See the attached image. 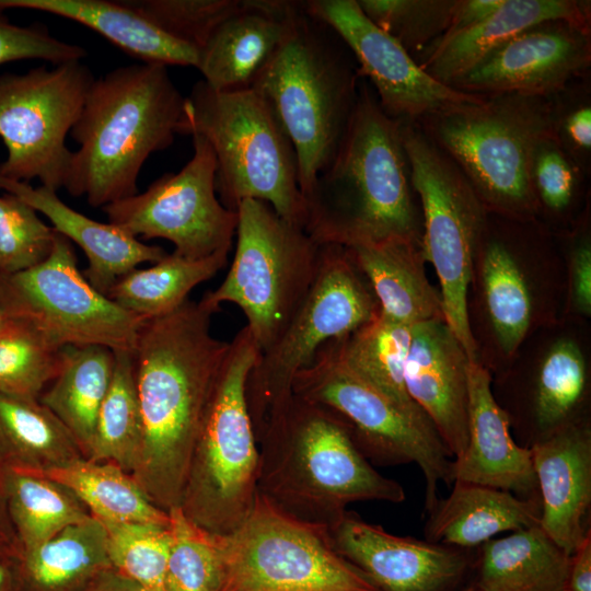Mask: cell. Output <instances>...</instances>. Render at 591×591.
I'll return each instance as SVG.
<instances>
[{"instance_id": "cell-36", "label": "cell", "mask_w": 591, "mask_h": 591, "mask_svg": "<svg viewBox=\"0 0 591 591\" xmlns=\"http://www.w3.org/2000/svg\"><path fill=\"white\" fill-rule=\"evenodd\" d=\"M478 254L487 314L498 344L511 355L530 327L531 293L508 240L490 236L486 228Z\"/></svg>"}, {"instance_id": "cell-33", "label": "cell", "mask_w": 591, "mask_h": 591, "mask_svg": "<svg viewBox=\"0 0 591 591\" xmlns=\"http://www.w3.org/2000/svg\"><path fill=\"white\" fill-rule=\"evenodd\" d=\"M30 474L63 486L100 521L170 524L169 513L157 507L135 478L115 463L78 457Z\"/></svg>"}, {"instance_id": "cell-56", "label": "cell", "mask_w": 591, "mask_h": 591, "mask_svg": "<svg viewBox=\"0 0 591 591\" xmlns=\"http://www.w3.org/2000/svg\"><path fill=\"white\" fill-rule=\"evenodd\" d=\"M461 591H478V589L476 588L475 584H472V586H470V587H467V588H465V589H463Z\"/></svg>"}, {"instance_id": "cell-4", "label": "cell", "mask_w": 591, "mask_h": 591, "mask_svg": "<svg viewBox=\"0 0 591 591\" xmlns=\"http://www.w3.org/2000/svg\"><path fill=\"white\" fill-rule=\"evenodd\" d=\"M184 101L163 65L121 66L95 79L70 131L79 148L63 188L94 208L138 194L149 155L178 134Z\"/></svg>"}, {"instance_id": "cell-29", "label": "cell", "mask_w": 591, "mask_h": 591, "mask_svg": "<svg viewBox=\"0 0 591 591\" xmlns=\"http://www.w3.org/2000/svg\"><path fill=\"white\" fill-rule=\"evenodd\" d=\"M571 555L538 524L483 544L478 591H569Z\"/></svg>"}, {"instance_id": "cell-41", "label": "cell", "mask_w": 591, "mask_h": 591, "mask_svg": "<svg viewBox=\"0 0 591 591\" xmlns=\"http://www.w3.org/2000/svg\"><path fill=\"white\" fill-rule=\"evenodd\" d=\"M61 348L27 323L10 318L0 328V394L38 401L61 367Z\"/></svg>"}, {"instance_id": "cell-47", "label": "cell", "mask_w": 591, "mask_h": 591, "mask_svg": "<svg viewBox=\"0 0 591 591\" xmlns=\"http://www.w3.org/2000/svg\"><path fill=\"white\" fill-rule=\"evenodd\" d=\"M590 83L587 76L549 97L551 134L587 176L591 171Z\"/></svg>"}, {"instance_id": "cell-44", "label": "cell", "mask_w": 591, "mask_h": 591, "mask_svg": "<svg viewBox=\"0 0 591 591\" xmlns=\"http://www.w3.org/2000/svg\"><path fill=\"white\" fill-rule=\"evenodd\" d=\"M529 176L538 213L555 219H564L571 212L587 178L551 132L533 144Z\"/></svg>"}, {"instance_id": "cell-3", "label": "cell", "mask_w": 591, "mask_h": 591, "mask_svg": "<svg viewBox=\"0 0 591 591\" xmlns=\"http://www.w3.org/2000/svg\"><path fill=\"white\" fill-rule=\"evenodd\" d=\"M399 120L381 108L368 81L332 163L306 199L305 231L318 244L349 246L393 236L421 241Z\"/></svg>"}, {"instance_id": "cell-28", "label": "cell", "mask_w": 591, "mask_h": 591, "mask_svg": "<svg viewBox=\"0 0 591 591\" xmlns=\"http://www.w3.org/2000/svg\"><path fill=\"white\" fill-rule=\"evenodd\" d=\"M0 8L35 10L72 20L144 63L198 65L197 49L161 31L125 1L0 0Z\"/></svg>"}, {"instance_id": "cell-13", "label": "cell", "mask_w": 591, "mask_h": 591, "mask_svg": "<svg viewBox=\"0 0 591 591\" xmlns=\"http://www.w3.org/2000/svg\"><path fill=\"white\" fill-rule=\"evenodd\" d=\"M223 547V591H379L337 553L327 526L291 517L259 495Z\"/></svg>"}, {"instance_id": "cell-31", "label": "cell", "mask_w": 591, "mask_h": 591, "mask_svg": "<svg viewBox=\"0 0 591 591\" xmlns=\"http://www.w3.org/2000/svg\"><path fill=\"white\" fill-rule=\"evenodd\" d=\"M57 376L39 402L70 431L88 453L97 414L109 387L115 351L100 345L65 346Z\"/></svg>"}, {"instance_id": "cell-46", "label": "cell", "mask_w": 591, "mask_h": 591, "mask_svg": "<svg viewBox=\"0 0 591 591\" xmlns=\"http://www.w3.org/2000/svg\"><path fill=\"white\" fill-rule=\"evenodd\" d=\"M130 8L171 37L199 50L241 0H128Z\"/></svg>"}, {"instance_id": "cell-17", "label": "cell", "mask_w": 591, "mask_h": 591, "mask_svg": "<svg viewBox=\"0 0 591 591\" xmlns=\"http://www.w3.org/2000/svg\"><path fill=\"white\" fill-rule=\"evenodd\" d=\"M309 13L329 25L354 55L382 111L395 120H415L486 96L465 93L429 76L389 34L371 22L357 0H306Z\"/></svg>"}, {"instance_id": "cell-23", "label": "cell", "mask_w": 591, "mask_h": 591, "mask_svg": "<svg viewBox=\"0 0 591 591\" xmlns=\"http://www.w3.org/2000/svg\"><path fill=\"white\" fill-rule=\"evenodd\" d=\"M299 1L241 0L198 53L197 69L211 89L251 88L286 36Z\"/></svg>"}, {"instance_id": "cell-42", "label": "cell", "mask_w": 591, "mask_h": 591, "mask_svg": "<svg viewBox=\"0 0 591 591\" xmlns=\"http://www.w3.org/2000/svg\"><path fill=\"white\" fill-rule=\"evenodd\" d=\"M107 533L112 567L146 591H165L169 526L101 521Z\"/></svg>"}, {"instance_id": "cell-55", "label": "cell", "mask_w": 591, "mask_h": 591, "mask_svg": "<svg viewBox=\"0 0 591 591\" xmlns=\"http://www.w3.org/2000/svg\"><path fill=\"white\" fill-rule=\"evenodd\" d=\"M10 321L9 315L0 306V328H2Z\"/></svg>"}, {"instance_id": "cell-27", "label": "cell", "mask_w": 591, "mask_h": 591, "mask_svg": "<svg viewBox=\"0 0 591 591\" xmlns=\"http://www.w3.org/2000/svg\"><path fill=\"white\" fill-rule=\"evenodd\" d=\"M538 497L523 498L512 493L453 482L450 495L439 499L429 512L428 541L455 548L483 545L503 532L538 524Z\"/></svg>"}, {"instance_id": "cell-16", "label": "cell", "mask_w": 591, "mask_h": 591, "mask_svg": "<svg viewBox=\"0 0 591 591\" xmlns=\"http://www.w3.org/2000/svg\"><path fill=\"white\" fill-rule=\"evenodd\" d=\"M194 154L177 173H166L146 192L106 205L108 222L131 235L164 239L190 259L230 251L237 212L225 208L216 192V159L210 144L192 135Z\"/></svg>"}, {"instance_id": "cell-38", "label": "cell", "mask_w": 591, "mask_h": 591, "mask_svg": "<svg viewBox=\"0 0 591 591\" xmlns=\"http://www.w3.org/2000/svg\"><path fill=\"white\" fill-rule=\"evenodd\" d=\"M141 442V418L135 382L134 352L115 351V367L100 407L88 459L134 471Z\"/></svg>"}, {"instance_id": "cell-12", "label": "cell", "mask_w": 591, "mask_h": 591, "mask_svg": "<svg viewBox=\"0 0 591 591\" xmlns=\"http://www.w3.org/2000/svg\"><path fill=\"white\" fill-rule=\"evenodd\" d=\"M292 393L340 417L367 459L380 464L416 463L426 479L428 512L439 500L440 483L453 484V457L436 428L412 418L357 375L331 340L294 375Z\"/></svg>"}, {"instance_id": "cell-5", "label": "cell", "mask_w": 591, "mask_h": 591, "mask_svg": "<svg viewBox=\"0 0 591 591\" xmlns=\"http://www.w3.org/2000/svg\"><path fill=\"white\" fill-rule=\"evenodd\" d=\"M361 79L344 40L299 1L286 36L251 88L271 105L293 144L305 201L339 149Z\"/></svg>"}, {"instance_id": "cell-39", "label": "cell", "mask_w": 591, "mask_h": 591, "mask_svg": "<svg viewBox=\"0 0 591 591\" xmlns=\"http://www.w3.org/2000/svg\"><path fill=\"white\" fill-rule=\"evenodd\" d=\"M171 534L165 591H223V536L189 520L179 506L169 511Z\"/></svg>"}, {"instance_id": "cell-49", "label": "cell", "mask_w": 591, "mask_h": 591, "mask_svg": "<svg viewBox=\"0 0 591 591\" xmlns=\"http://www.w3.org/2000/svg\"><path fill=\"white\" fill-rule=\"evenodd\" d=\"M571 300L577 312L591 313V242L587 231L573 239L570 252Z\"/></svg>"}, {"instance_id": "cell-34", "label": "cell", "mask_w": 591, "mask_h": 591, "mask_svg": "<svg viewBox=\"0 0 591 591\" xmlns=\"http://www.w3.org/2000/svg\"><path fill=\"white\" fill-rule=\"evenodd\" d=\"M70 431L39 401L0 394V459L8 471L36 473L80 457Z\"/></svg>"}, {"instance_id": "cell-48", "label": "cell", "mask_w": 591, "mask_h": 591, "mask_svg": "<svg viewBox=\"0 0 591 591\" xmlns=\"http://www.w3.org/2000/svg\"><path fill=\"white\" fill-rule=\"evenodd\" d=\"M86 50L53 36L46 26H19L10 22L0 8V66L18 60L38 59L54 66L80 61Z\"/></svg>"}, {"instance_id": "cell-51", "label": "cell", "mask_w": 591, "mask_h": 591, "mask_svg": "<svg viewBox=\"0 0 591 591\" xmlns=\"http://www.w3.org/2000/svg\"><path fill=\"white\" fill-rule=\"evenodd\" d=\"M5 479L7 467L0 459V561L15 566L20 546L8 512Z\"/></svg>"}, {"instance_id": "cell-50", "label": "cell", "mask_w": 591, "mask_h": 591, "mask_svg": "<svg viewBox=\"0 0 591 591\" xmlns=\"http://www.w3.org/2000/svg\"><path fill=\"white\" fill-rule=\"evenodd\" d=\"M503 0H456L449 28L443 35L468 28L491 15Z\"/></svg>"}, {"instance_id": "cell-1", "label": "cell", "mask_w": 591, "mask_h": 591, "mask_svg": "<svg viewBox=\"0 0 591 591\" xmlns=\"http://www.w3.org/2000/svg\"><path fill=\"white\" fill-rule=\"evenodd\" d=\"M220 308L202 298L148 318L134 349L141 442L131 476L149 499L179 506L194 448L230 348L216 338Z\"/></svg>"}, {"instance_id": "cell-15", "label": "cell", "mask_w": 591, "mask_h": 591, "mask_svg": "<svg viewBox=\"0 0 591 591\" xmlns=\"http://www.w3.org/2000/svg\"><path fill=\"white\" fill-rule=\"evenodd\" d=\"M94 80L81 60L0 76V139L7 149L1 177L63 188L72 152L66 138Z\"/></svg>"}, {"instance_id": "cell-35", "label": "cell", "mask_w": 591, "mask_h": 591, "mask_svg": "<svg viewBox=\"0 0 591 591\" xmlns=\"http://www.w3.org/2000/svg\"><path fill=\"white\" fill-rule=\"evenodd\" d=\"M230 251L190 259L173 252L148 268H135L118 278L106 296L123 309L144 318L178 309L190 291L212 278L227 262Z\"/></svg>"}, {"instance_id": "cell-11", "label": "cell", "mask_w": 591, "mask_h": 591, "mask_svg": "<svg viewBox=\"0 0 591 591\" xmlns=\"http://www.w3.org/2000/svg\"><path fill=\"white\" fill-rule=\"evenodd\" d=\"M315 278L279 339L258 355L248 373L245 396L256 440L270 412L292 394L294 375L320 348L372 321L376 299L349 250L321 244Z\"/></svg>"}, {"instance_id": "cell-52", "label": "cell", "mask_w": 591, "mask_h": 591, "mask_svg": "<svg viewBox=\"0 0 591 591\" xmlns=\"http://www.w3.org/2000/svg\"><path fill=\"white\" fill-rule=\"evenodd\" d=\"M569 591H591V531L571 554Z\"/></svg>"}, {"instance_id": "cell-8", "label": "cell", "mask_w": 591, "mask_h": 591, "mask_svg": "<svg viewBox=\"0 0 591 591\" xmlns=\"http://www.w3.org/2000/svg\"><path fill=\"white\" fill-rule=\"evenodd\" d=\"M258 355L244 326L230 341L179 502L189 520L217 535L234 532L258 495L259 449L245 396L246 380Z\"/></svg>"}, {"instance_id": "cell-21", "label": "cell", "mask_w": 591, "mask_h": 591, "mask_svg": "<svg viewBox=\"0 0 591 591\" xmlns=\"http://www.w3.org/2000/svg\"><path fill=\"white\" fill-rule=\"evenodd\" d=\"M468 440L453 460V482H465L537 497L531 449L520 447L510 432L508 414L497 403L490 374L479 362L467 366Z\"/></svg>"}, {"instance_id": "cell-45", "label": "cell", "mask_w": 591, "mask_h": 591, "mask_svg": "<svg viewBox=\"0 0 591 591\" xmlns=\"http://www.w3.org/2000/svg\"><path fill=\"white\" fill-rule=\"evenodd\" d=\"M56 232L19 197L0 196V276L28 269L51 252Z\"/></svg>"}, {"instance_id": "cell-24", "label": "cell", "mask_w": 591, "mask_h": 591, "mask_svg": "<svg viewBox=\"0 0 591 591\" xmlns=\"http://www.w3.org/2000/svg\"><path fill=\"white\" fill-rule=\"evenodd\" d=\"M0 189L12 194L44 215L55 232L76 243L88 258L83 271L89 282L106 294L113 283L142 263H157L167 255L159 245L141 242L124 229L95 221L66 205L57 192L33 187L0 176Z\"/></svg>"}, {"instance_id": "cell-7", "label": "cell", "mask_w": 591, "mask_h": 591, "mask_svg": "<svg viewBox=\"0 0 591 591\" xmlns=\"http://www.w3.org/2000/svg\"><path fill=\"white\" fill-rule=\"evenodd\" d=\"M418 124L459 165L488 212L522 222L535 219L530 155L535 141L551 132L549 97L490 95Z\"/></svg>"}, {"instance_id": "cell-53", "label": "cell", "mask_w": 591, "mask_h": 591, "mask_svg": "<svg viewBox=\"0 0 591 591\" xmlns=\"http://www.w3.org/2000/svg\"><path fill=\"white\" fill-rule=\"evenodd\" d=\"M79 591H146L141 586L115 568H108L94 577Z\"/></svg>"}, {"instance_id": "cell-43", "label": "cell", "mask_w": 591, "mask_h": 591, "mask_svg": "<svg viewBox=\"0 0 591 591\" xmlns=\"http://www.w3.org/2000/svg\"><path fill=\"white\" fill-rule=\"evenodd\" d=\"M366 16L414 59L441 37L456 0H357Z\"/></svg>"}, {"instance_id": "cell-20", "label": "cell", "mask_w": 591, "mask_h": 591, "mask_svg": "<svg viewBox=\"0 0 591 591\" xmlns=\"http://www.w3.org/2000/svg\"><path fill=\"white\" fill-rule=\"evenodd\" d=\"M471 360L444 321L412 326L405 385L424 410L453 460L468 440L467 366Z\"/></svg>"}, {"instance_id": "cell-6", "label": "cell", "mask_w": 591, "mask_h": 591, "mask_svg": "<svg viewBox=\"0 0 591 591\" xmlns=\"http://www.w3.org/2000/svg\"><path fill=\"white\" fill-rule=\"evenodd\" d=\"M178 134L199 135L216 159V192L236 211L246 199L268 204L305 229L308 208L299 186L293 144L271 105L253 88L217 91L205 81L185 97Z\"/></svg>"}, {"instance_id": "cell-25", "label": "cell", "mask_w": 591, "mask_h": 591, "mask_svg": "<svg viewBox=\"0 0 591 591\" xmlns=\"http://www.w3.org/2000/svg\"><path fill=\"white\" fill-rule=\"evenodd\" d=\"M591 23L588 0H503L484 21L442 35L415 60L437 81L450 85L496 48L525 28L548 20Z\"/></svg>"}, {"instance_id": "cell-19", "label": "cell", "mask_w": 591, "mask_h": 591, "mask_svg": "<svg viewBox=\"0 0 591 591\" xmlns=\"http://www.w3.org/2000/svg\"><path fill=\"white\" fill-rule=\"evenodd\" d=\"M328 529L337 553L379 591H447L467 567L460 548L391 534L348 510Z\"/></svg>"}, {"instance_id": "cell-22", "label": "cell", "mask_w": 591, "mask_h": 591, "mask_svg": "<svg viewBox=\"0 0 591 591\" xmlns=\"http://www.w3.org/2000/svg\"><path fill=\"white\" fill-rule=\"evenodd\" d=\"M540 491V528L571 555L587 532L591 505V433L572 422L531 447Z\"/></svg>"}, {"instance_id": "cell-37", "label": "cell", "mask_w": 591, "mask_h": 591, "mask_svg": "<svg viewBox=\"0 0 591 591\" xmlns=\"http://www.w3.org/2000/svg\"><path fill=\"white\" fill-rule=\"evenodd\" d=\"M5 491L20 555L89 517L68 489L39 475L7 470Z\"/></svg>"}, {"instance_id": "cell-14", "label": "cell", "mask_w": 591, "mask_h": 591, "mask_svg": "<svg viewBox=\"0 0 591 591\" xmlns=\"http://www.w3.org/2000/svg\"><path fill=\"white\" fill-rule=\"evenodd\" d=\"M0 306L57 348L100 345L134 352L147 320L94 288L79 270L71 242L57 232L45 260L0 276Z\"/></svg>"}, {"instance_id": "cell-26", "label": "cell", "mask_w": 591, "mask_h": 591, "mask_svg": "<svg viewBox=\"0 0 591 591\" xmlns=\"http://www.w3.org/2000/svg\"><path fill=\"white\" fill-rule=\"evenodd\" d=\"M345 247L370 286L381 315L409 326L444 321L440 293L426 276L421 241L393 236Z\"/></svg>"}, {"instance_id": "cell-10", "label": "cell", "mask_w": 591, "mask_h": 591, "mask_svg": "<svg viewBox=\"0 0 591 591\" xmlns=\"http://www.w3.org/2000/svg\"><path fill=\"white\" fill-rule=\"evenodd\" d=\"M236 212L233 260L220 286L202 299L218 308L236 304L262 354L279 339L306 296L322 245L264 201L246 199Z\"/></svg>"}, {"instance_id": "cell-54", "label": "cell", "mask_w": 591, "mask_h": 591, "mask_svg": "<svg viewBox=\"0 0 591 591\" xmlns=\"http://www.w3.org/2000/svg\"><path fill=\"white\" fill-rule=\"evenodd\" d=\"M0 591H20L14 566L0 561Z\"/></svg>"}, {"instance_id": "cell-2", "label": "cell", "mask_w": 591, "mask_h": 591, "mask_svg": "<svg viewBox=\"0 0 591 591\" xmlns=\"http://www.w3.org/2000/svg\"><path fill=\"white\" fill-rule=\"evenodd\" d=\"M257 443L258 495L299 520L331 528L351 502L405 500L402 485L376 472L340 417L293 393L270 412Z\"/></svg>"}, {"instance_id": "cell-40", "label": "cell", "mask_w": 591, "mask_h": 591, "mask_svg": "<svg viewBox=\"0 0 591 591\" xmlns=\"http://www.w3.org/2000/svg\"><path fill=\"white\" fill-rule=\"evenodd\" d=\"M587 386V367L580 347L571 339L557 340L545 354L537 371L534 417L544 439L575 422ZM536 440V441H537Z\"/></svg>"}, {"instance_id": "cell-32", "label": "cell", "mask_w": 591, "mask_h": 591, "mask_svg": "<svg viewBox=\"0 0 591 591\" xmlns=\"http://www.w3.org/2000/svg\"><path fill=\"white\" fill-rule=\"evenodd\" d=\"M410 338L412 326L394 322L379 312L357 331L331 341L339 358L357 375L412 418L432 425L406 390L405 362Z\"/></svg>"}, {"instance_id": "cell-18", "label": "cell", "mask_w": 591, "mask_h": 591, "mask_svg": "<svg viewBox=\"0 0 591 591\" xmlns=\"http://www.w3.org/2000/svg\"><path fill=\"white\" fill-rule=\"evenodd\" d=\"M591 23L557 19L511 37L449 86L490 96L551 97L590 76Z\"/></svg>"}, {"instance_id": "cell-9", "label": "cell", "mask_w": 591, "mask_h": 591, "mask_svg": "<svg viewBox=\"0 0 591 591\" xmlns=\"http://www.w3.org/2000/svg\"><path fill=\"white\" fill-rule=\"evenodd\" d=\"M399 127L412 185L421 202V248L439 279L444 322L468 359L476 361L467 291L489 212L459 165L418 121L399 120Z\"/></svg>"}, {"instance_id": "cell-30", "label": "cell", "mask_w": 591, "mask_h": 591, "mask_svg": "<svg viewBox=\"0 0 591 591\" xmlns=\"http://www.w3.org/2000/svg\"><path fill=\"white\" fill-rule=\"evenodd\" d=\"M14 568L20 591H79L112 568L106 530L89 515L22 553Z\"/></svg>"}]
</instances>
